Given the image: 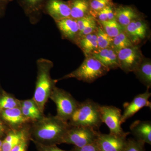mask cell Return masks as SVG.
I'll list each match as a JSON object with an SVG mask.
<instances>
[{
  "instance_id": "cell-5",
  "label": "cell",
  "mask_w": 151,
  "mask_h": 151,
  "mask_svg": "<svg viewBox=\"0 0 151 151\" xmlns=\"http://www.w3.org/2000/svg\"><path fill=\"white\" fill-rule=\"evenodd\" d=\"M56 105V116L65 122H68L79 105L69 93L55 86L52 91L50 98Z\"/></svg>"
},
{
  "instance_id": "cell-37",
  "label": "cell",
  "mask_w": 151,
  "mask_h": 151,
  "mask_svg": "<svg viewBox=\"0 0 151 151\" xmlns=\"http://www.w3.org/2000/svg\"><path fill=\"white\" fill-rule=\"evenodd\" d=\"M6 5L0 3V17L2 15L4 12L5 9Z\"/></svg>"
},
{
  "instance_id": "cell-31",
  "label": "cell",
  "mask_w": 151,
  "mask_h": 151,
  "mask_svg": "<svg viewBox=\"0 0 151 151\" xmlns=\"http://www.w3.org/2000/svg\"><path fill=\"white\" fill-rule=\"evenodd\" d=\"M95 19L92 15H89L87 16L76 20L79 29V32H81L84 28L89 25Z\"/></svg>"
},
{
  "instance_id": "cell-8",
  "label": "cell",
  "mask_w": 151,
  "mask_h": 151,
  "mask_svg": "<svg viewBox=\"0 0 151 151\" xmlns=\"http://www.w3.org/2000/svg\"><path fill=\"white\" fill-rule=\"evenodd\" d=\"M117 53L119 68L126 73L134 72L144 58L137 45L122 49Z\"/></svg>"
},
{
  "instance_id": "cell-7",
  "label": "cell",
  "mask_w": 151,
  "mask_h": 151,
  "mask_svg": "<svg viewBox=\"0 0 151 151\" xmlns=\"http://www.w3.org/2000/svg\"><path fill=\"white\" fill-rule=\"evenodd\" d=\"M100 114L102 122L108 127L110 134L120 137H127L129 132H125L122 129V110L115 106H100Z\"/></svg>"
},
{
  "instance_id": "cell-28",
  "label": "cell",
  "mask_w": 151,
  "mask_h": 151,
  "mask_svg": "<svg viewBox=\"0 0 151 151\" xmlns=\"http://www.w3.org/2000/svg\"><path fill=\"white\" fill-rule=\"evenodd\" d=\"M20 107V100L9 95H4L0 98V111Z\"/></svg>"
},
{
  "instance_id": "cell-34",
  "label": "cell",
  "mask_w": 151,
  "mask_h": 151,
  "mask_svg": "<svg viewBox=\"0 0 151 151\" xmlns=\"http://www.w3.org/2000/svg\"><path fill=\"white\" fill-rule=\"evenodd\" d=\"M29 141V137L25 138L13 148L10 151H27Z\"/></svg>"
},
{
  "instance_id": "cell-2",
  "label": "cell",
  "mask_w": 151,
  "mask_h": 151,
  "mask_svg": "<svg viewBox=\"0 0 151 151\" xmlns=\"http://www.w3.org/2000/svg\"><path fill=\"white\" fill-rule=\"evenodd\" d=\"M53 65L52 62L49 60L40 58L37 61V78L32 99L42 115L46 103L55 86L56 81L51 78L50 74Z\"/></svg>"
},
{
  "instance_id": "cell-13",
  "label": "cell",
  "mask_w": 151,
  "mask_h": 151,
  "mask_svg": "<svg viewBox=\"0 0 151 151\" xmlns=\"http://www.w3.org/2000/svg\"><path fill=\"white\" fill-rule=\"evenodd\" d=\"M1 111L3 119L14 128L13 129H19V128L31 121L23 114L20 107Z\"/></svg>"
},
{
  "instance_id": "cell-30",
  "label": "cell",
  "mask_w": 151,
  "mask_h": 151,
  "mask_svg": "<svg viewBox=\"0 0 151 151\" xmlns=\"http://www.w3.org/2000/svg\"><path fill=\"white\" fill-rule=\"evenodd\" d=\"M98 25V22L95 19L89 25L86 26L81 32L78 33L77 37L88 35L95 32L97 30Z\"/></svg>"
},
{
  "instance_id": "cell-10",
  "label": "cell",
  "mask_w": 151,
  "mask_h": 151,
  "mask_svg": "<svg viewBox=\"0 0 151 151\" xmlns=\"http://www.w3.org/2000/svg\"><path fill=\"white\" fill-rule=\"evenodd\" d=\"M127 137L99 133L96 141L99 151H123Z\"/></svg>"
},
{
  "instance_id": "cell-15",
  "label": "cell",
  "mask_w": 151,
  "mask_h": 151,
  "mask_svg": "<svg viewBox=\"0 0 151 151\" xmlns=\"http://www.w3.org/2000/svg\"><path fill=\"white\" fill-rule=\"evenodd\" d=\"M115 17L117 22L124 28L133 21L142 18L137 10L129 6L115 7Z\"/></svg>"
},
{
  "instance_id": "cell-9",
  "label": "cell",
  "mask_w": 151,
  "mask_h": 151,
  "mask_svg": "<svg viewBox=\"0 0 151 151\" xmlns=\"http://www.w3.org/2000/svg\"><path fill=\"white\" fill-rule=\"evenodd\" d=\"M151 96V93L147 89L144 93L135 96L131 102L124 103V112L121 119L122 124L144 107H149L151 109V103L149 101Z\"/></svg>"
},
{
  "instance_id": "cell-4",
  "label": "cell",
  "mask_w": 151,
  "mask_h": 151,
  "mask_svg": "<svg viewBox=\"0 0 151 151\" xmlns=\"http://www.w3.org/2000/svg\"><path fill=\"white\" fill-rule=\"evenodd\" d=\"M110 70L94 57H85L78 68L60 79L75 78L78 80L91 83L98 78L106 75Z\"/></svg>"
},
{
  "instance_id": "cell-14",
  "label": "cell",
  "mask_w": 151,
  "mask_h": 151,
  "mask_svg": "<svg viewBox=\"0 0 151 151\" xmlns=\"http://www.w3.org/2000/svg\"><path fill=\"white\" fill-rule=\"evenodd\" d=\"M130 129L135 139L151 145V121H135L130 126Z\"/></svg>"
},
{
  "instance_id": "cell-33",
  "label": "cell",
  "mask_w": 151,
  "mask_h": 151,
  "mask_svg": "<svg viewBox=\"0 0 151 151\" xmlns=\"http://www.w3.org/2000/svg\"><path fill=\"white\" fill-rule=\"evenodd\" d=\"M20 106H24L30 110L41 113L39 109L38 108L37 105L36 104L35 102L32 98L31 99L22 100V101L20 100Z\"/></svg>"
},
{
  "instance_id": "cell-29",
  "label": "cell",
  "mask_w": 151,
  "mask_h": 151,
  "mask_svg": "<svg viewBox=\"0 0 151 151\" xmlns=\"http://www.w3.org/2000/svg\"><path fill=\"white\" fill-rule=\"evenodd\" d=\"M145 143L134 139L127 140V145L123 151H145Z\"/></svg>"
},
{
  "instance_id": "cell-17",
  "label": "cell",
  "mask_w": 151,
  "mask_h": 151,
  "mask_svg": "<svg viewBox=\"0 0 151 151\" xmlns=\"http://www.w3.org/2000/svg\"><path fill=\"white\" fill-rule=\"evenodd\" d=\"M55 22L63 37L74 42L79 33L76 20L68 17L57 21Z\"/></svg>"
},
{
  "instance_id": "cell-6",
  "label": "cell",
  "mask_w": 151,
  "mask_h": 151,
  "mask_svg": "<svg viewBox=\"0 0 151 151\" xmlns=\"http://www.w3.org/2000/svg\"><path fill=\"white\" fill-rule=\"evenodd\" d=\"M100 133L99 131L89 127L70 125L63 144L72 145L78 147H82L96 142Z\"/></svg>"
},
{
  "instance_id": "cell-16",
  "label": "cell",
  "mask_w": 151,
  "mask_h": 151,
  "mask_svg": "<svg viewBox=\"0 0 151 151\" xmlns=\"http://www.w3.org/2000/svg\"><path fill=\"white\" fill-rule=\"evenodd\" d=\"M91 55L110 70L119 68L117 53L111 47L97 50Z\"/></svg>"
},
{
  "instance_id": "cell-36",
  "label": "cell",
  "mask_w": 151,
  "mask_h": 151,
  "mask_svg": "<svg viewBox=\"0 0 151 151\" xmlns=\"http://www.w3.org/2000/svg\"><path fill=\"white\" fill-rule=\"evenodd\" d=\"M5 132V129L2 122L0 120V137H1Z\"/></svg>"
},
{
  "instance_id": "cell-22",
  "label": "cell",
  "mask_w": 151,
  "mask_h": 151,
  "mask_svg": "<svg viewBox=\"0 0 151 151\" xmlns=\"http://www.w3.org/2000/svg\"><path fill=\"white\" fill-rule=\"evenodd\" d=\"M28 16L32 18L40 15L47 0H18Z\"/></svg>"
},
{
  "instance_id": "cell-39",
  "label": "cell",
  "mask_w": 151,
  "mask_h": 151,
  "mask_svg": "<svg viewBox=\"0 0 151 151\" xmlns=\"http://www.w3.org/2000/svg\"><path fill=\"white\" fill-rule=\"evenodd\" d=\"M2 144V141L0 139V150H1Z\"/></svg>"
},
{
  "instance_id": "cell-20",
  "label": "cell",
  "mask_w": 151,
  "mask_h": 151,
  "mask_svg": "<svg viewBox=\"0 0 151 151\" xmlns=\"http://www.w3.org/2000/svg\"><path fill=\"white\" fill-rule=\"evenodd\" d=\"M70 17L77 20L90 14L89 0H69Z\"/></svg>"
},
{
  "instance_id": "cell-18",
  "label": "cell",
  "mask_w": 151,
  "mask_h": 151,
  "mask_svg": "<svg viewBox=\"0 0 151 151\" xmlns=\"http://www.w3.org/2000/svg\"><path fill=\"white\" fill-rule=\"evenodd\" d=\"M29 137V129H12L7 134L2 141L1 150L10 151L25 138Z\"/></svg>"
},
{
  "instance_id": "cell-19",
  "label": "cell",
  "mask_w": 151,
  "mask_h": 151,
  "mask_svg": "<svg viewBox=\"0 0 151 151\" xmlns=\"http://www.w3.org/2000/svg\"><path fill=\"white\" fill-rule=\"evenodd\" d=\"M74 42L81 48L85 57L90 56L98 50L96 32L88 35L77 37Z\"/></svg>"
},
{
  "instance_id": "cell-12",
  "label": "cell",
  "mask_w": 151,
  "mask_h": 151,
  "mask_svg": "<svg viewBox=\"0 0 151 151\" xmlns=\"http://www.w3.org/2000/svg\"><path fill=\"white\" fill-rule=\"evenodd\" d=\"M148 31L147 24L142 18L133 21L124 28V32L135 45L146 38Z\"/></svg>"
},
{
  "instance_id": "cell-40",
  "label": "cell",
  "mask_w": 151,
  "mask_h": 151,
  "mask_svg": "<svg viewBox=\"0 0 151 151\" xmlns=\"http://www.w3.org/2000/svg\"><path fill=\"white\" fill-rule=\"evenodd\" d=\"M0 151H2L1 150H0Z\"/></svg>"
},
{
  "instance_id": "cell-23",
  "label": "cell",
  "mask_w": 151,
  "mask_h": 151,
  "mask_svg": "<svg viewBox=\"0 0 151 151\" xmlns=\"http://www.w3.org/2000/svg\"><path fill=\"white\" fill-rule=\"evenodd\" d=\"M103 30L110 37L113 38L124 31V28L116 20V19L105 22H98Z\"/></svg>"
},
{
  "instance_id": "cell-21",
  "label": "cell",
  "mask_w": 151,
  "mask_h": 151,
  "mask_svg": "<svg viewBox=\"0 0 151 151\" xmlns=\"http://www.w3.org/2000/svg\"><path fill=\"white\" fill-rule=\"evenodd\" d=\"M137 78L147 89L151 87V61L144 57L142 62L134 71Z\"/></svg>"
},
{
  "instance_id": "cell-3",
  "label": "cell",
  "mask_w": 151,
  "mask_h": 151,
  "mask_svg": "<svg viewBox=\"0 0 151 151\" xmlns=\"http://www.w3.org/2000/svg\"><path fill=\"white\" fill-rule=\"evenodd\" d=\"M100 106L90 99L79 103L68 122L70 126L89 127L99 131L102 124Z\"/></svg>"
},
{
  "instance_id": "cell-25",
  "label": "cell",
  "mask_w": 151,
  "mask_h": 151,
  "mask_svg": "<svg viewBox=\"0 0 151 151\" xmlns=\"http://www.w3.org/2000/svg\"><path fill=\"white\" fill-rule=\"evenodd\" d=\"M98 27L96 31L98 50L111 47L113 38L110 37L103 30L100 24L98 22Z\"/></svg>"
},
{
  "instance_id": "cell-1",
  "label": "cell",
  "mask_w": 151,
  "mask_h": 151,
  "mask_svg": "<svg viewBox=\"0 0 151 151\" xmlns=\"http://www.w3.org/2000/svg\"><path fill=\"white\" fill-rule=\"evenodd\" d=\"M70 125L56 116H42L29 129L30 141L45 145L63 144Z\"/></svg>"
},
{
  "instance_id": "cell-32",
  "label": "cell",
  "mask_w": 151,
  "mask_h": 151,
  "mask_svg": "<svg viewBox=\"0 0 151 151\" xmlns=\"http://www.w3.org/2000/svg\"><path fill=\"white\" fill-rule=\"evenodd\" d=\"M38 151H66L59 148L57 145H45L37 142H33Z\"/></svg>"
},
{
  "instance_id": "cell-35",
  "label": "cell",
  "mask_w": 151,
  "mask_h": 151,
  "mask_svg": "<svg viewBox=\"0 0 151 151\" xmlns=\"http://www.w3.org/2000/svg\"><path fill=\"white\" fill-rule=\"evenodd\" d=\"M72 151H99L96 142L89 145L78 147H74Z\"/></svg>"
},
{
  "instance_id": "cell-27",
  "label": "cell",
  "mask_w": 151,
  "mask_h": 151,
  "mask_svg": "<svg viewBox=\"0 0 151 151\" xmlns=\"http://www.w3.org/2000/svg\"><path fill=\"white\" fill-rule=\"evenodd\" d=\"M114 5L108 6L97 13L94 17L98 22H105L115 19Z\"/></svg>"
},
{
  "instance_id": "cell-24",
  "label": "cell",
  "mask_w": 151,
  "mask_h": 151,
  "mask_svg": "<svg viewBox=\"0 0 151 151\" xmlns=\"http://www.w3.org/2000/svg\"><path fill=\"white\" fill-rule=\"evenodd\" d=\"M134 45L128 37L127 34L124 31L119 35L113 38L111 48L114 50L116 53L122 49Z\"/></svg>"
},
{
  "instance_id": "cell-11",
  "label": "cell",
  "mask_w": 151,
  "mask_h": 151,
  "mask_svg": "<svg viewBox=\"0 0 151 151\" xmlns=\"http://www.w3.org/2000/svg\"><path fill=\"white\" fill-rule=\"evenodd\" d=\"M43 12L49 15L55 21L70 17V11L68 2L63 0H47Z\"/></svg>"
},
{
  "instance_id": "cell-38",
  "label": "cell",
  "mask_w": 151,
  "mask_h": 151,
  "mask_svg": "<svg viewBox=\"0 0 151 151\" xmlns=\"http://www.w3.org/2000/svg\"><path fill=\"white\" fill-rule=\"evenodd\" d=\"M13 0H0V3L6 6L7 4L12 1Z\"/></svg>"
},
{
  "instance_id": "cell-26",
  "label": "cell",
  "mask_w": 151,
  "mask_h": 151,
  "mask_svg": "<svg viewBox=\"0 0 151 151\" xmlns=\"http://www.w3.org/2000/svg\"><path fill=\"white\" fill-rule=\"evenodd\" d=\"M114 5L113 0H89L90 14L94 17L108 6Z\"/></svg>"
}]
</instances>
